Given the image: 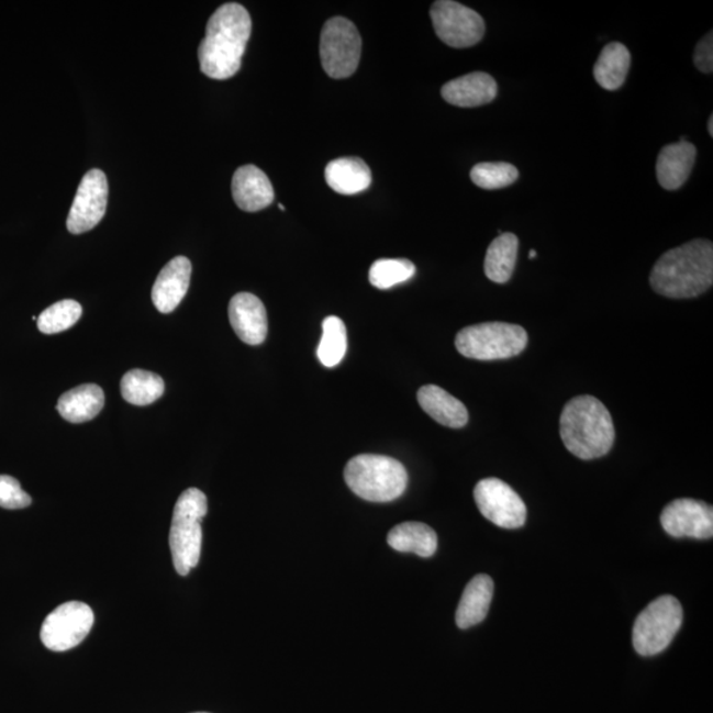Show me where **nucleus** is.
I'll return each mask as SVG.
<instances>
[{
  "label": "nucleus",
  "instance_id": "nucleus-29",
  "mask_svg": "<svg viewBox=\"0 0 713 713\" xmlns=\"http://www.w3.org/2000/svg\"><path fill=\"white\" fill-rule=\"evenodd\" d=\"M415 265L408 259H378L369 271V280L376 289L389 290L414 277Z\"/></svg>",
  "mask_w": 713,
  "mask_h": 713
},
{
  "label": "nucleus",
  "instance_id": "nucleus-14",
  "mask_svg": "<svg viewBox=\"0 0 713 713\" xmlns=\"http://www.w3.org/2000/svg\"><path fill=\"white\" fill-rule=\"evenodd\" d=\"M229 320L242 342L260 345L268 332L267 312L260 299L253 293L241 292L229 304Z\"/></svg>",
  "mask_w": 713,
  "mask_h": 713
},
{
  "label": "nucleus",
  "instance_id": "nucleus-9",
  "mask_svg": "<svg viewBox=\"0 0 713 713\" xmlns=\"http://www.w3.org/2000/svg\"><path fill=\"white\" fill-rule=\"evenodd\" d=\"M94 624V613L81 601H69L44 620L41 638L52 651H67L89 636Z\"/></svg>",
  "mask_w": 713,
  "mask_h": 713
},
{
  "label": "nucleus",
  "instance_id": "nucleus-16",
  "mask_svg": "<svg viewBox=\"0 0 713 713\" xmlns=\"http://www.w3.org/2000/svg\"><path fill=\"white\" fill-rule=\"evenodd\" d=\"M235 204L245 212H258L270 207L274 188L270 179L258 167L247 165L235 171L232 181Z\"/></svg>",
  "mask_w": 713,
  "mask_h": 713
},
{
  "label": "nucleus",
  "instance_id": "nucleus-30",
  "mask_svg": "<svg viewBox=\"0 0 713 713\" xmlns=\"http://www.w3.org/2000/svg\"><path fill=\"white\" fill-rule=\"evenodd\" d=\"M520 178L519 169L510 163H479L470 171V179L482 189H501L512 186Z\"/></svg>",
  "mask_w": 713,
  "mask_h": 713
},
{
  "label": "nucleus",
  "instance_id": "nucleus-31",
  "mask_svg": "<svg viewBox=\"0 0 713 713\" xmlns=\"http://www.w3.org/2000/svg\"><path fill=\"white\" fill-rule=\"evenodd\" d=\"M31 497L24 492L14 477L0 476V508L18 510L31 505Z\"/></svg>",
  "mask_w": 713,
  "mask_h": 713
},
{
  "label": "nucleus",
  "instance_id": "nucleus-7",
  "mask_svg": "<svg viewBox=\"0 0 713 713\" xmlns=\"http://www.w3.org/2000/svg\"><path fill=\"white\" fill-rule=\"evenodd\" d=\"M682 623L683 608L676 598L667 594L651 601L634 623V649L643 657L657 656L670 646Z\"/></svg>",
  "mask_w": 713,
  "mask_h": 713
},
{
  "label": "nucleus",
  "instance_id": "nucleus-20",
  "mask_svg": "<svg viewBox=\"0 0 713 713\" xmlns=\"http://www.w3.org/2000/svg\"><path fill=\"white\" fill-rule=\"evenodd\" d=\"M494 583L488 575H477L463 592L459 608L456 612V624L460 630H469L482 623L488 616L492 603Z\"/></svg>",
  "mask_w": 713,
  "mask_h": 713
},
{
  "label": "nucleus",
  "instance_id": "nucleus-3",
  "mask_svg": "<svg viewBox=\"0 0 713 713\" xmlns=\"http://www.w3.org/2000/svg\"><path fill=\"white\" fill-rule=\"evenodd\" d=\"M611 412L592 396L575 397L560 415V437L566 448L581 460L605 456L613 447Z\"/></svg>",
  "mask_w": 713,
  "mask_h": 713
},
{
  "label": "nucleus",
  "instance_id": "nucleus-8",
  "mask_svg": "<svg viewBox=\"0 0 713 713\" xmlns=\"http://www.w3.org/2000/svg\"><path fill=\"white\" fill-rule=\"evenodd\" d=\"M361 49V36L348 19L336 16L324 24L320 58L326 75L336 80L350 77L358 68Z\"/></svg>",
  "mask_w": 713,
  "mask_h": 713
},
{
  "label": "nucleus",
  "instance_id": "nucleus-23",
  "mask_svg": "<svg viewBox=\"0 0 713 713\" xmlns=\"http://www.w3.org/2000/svg\"><path fill=\"white\" fill-rule=\"evenodd\" d=\"M388 543L396 552L431 558L436 553L437 535L425 523L404 522L391 530Z\"/></svg>",
  "mask_w": 713,
  "mask_h": 713
},
{
  "label": "nucleus",
  "instance_id": "nucleus-17",
  "mask_svg": "<svg viewBox=\"0 0 713 713\" xmlns=\"http://www.w3.org/2000/svg\"><path fill=\"white\" fill-rule=\"evenodd\" d=\"M499 87L494 78L483 71H475L447 82L442 96L457 108H479L494 101Z\"/></svg>",
  "mask_w": 713,
  "mask_h": 713
},
{
  "label": "nucleus",
  "instance_id": "nucleus-26",
  "mask_svg": "<svg viewBox=\"0 0 713 713\" xmlns=\"http://www.w3.org/2000/svg\"><path fill=\"white\" fill-rule=\"evenodd\" d=\"M166 386L155 372L134 369L126 372L121 381L124 401L134 405H148L165 394Z\"/></svg>",
  "mask_w": 713,
  "mask_h": 713
},
{
  "label": "nucleus",
  "instance_id": "nucleus-33",
  "mask_svg": "<svg viewBox=\"0 0 713 713\" xmlns=\"http://www.w3.org/2000/svg\"><path fill=\"white\" fill-rule=\"evenodd\" d=\"M706 129H709L710 136H713V115L710 116L709 123H706Z\"/></svg>",
  "mask_w": 713,
  "mask_h": 713
},
{
  "label": "nucleus",
  "instance_id": "nucleus-5",
  "mask_svg": "<svg viewBox=\"0 0 713 713\" xmlns=\"http://www.w3.org/2000/svg\"><path fill=\"white\" fill-rule=\"evenodd\" d=\"M207 513V495L199 489H187L176 502L169 546L175 569L181 577H187L191 569L199 565L202 545L201 521Z\"/></svg>",
  "mask_w": 713,
  "mask_h": 713
},
{
  "label": "nucleus",
  "instance_id": "nucleus-25",
  "mask_svg": "<svg viewBox=\"0 0 713 713\" xmlns=\"http://www.w3.org/2000/svg\"><path fill=\"white\" fill-rule=\"evenodd\" d=\"M632 56L624 44L605 45L594 64L593 75L605 90H617L623 87L631 68Z\"/></svg>",
  "mask_w": 713,
  "mask_h": 713
},
{
  "label": "nucleus",
  "instance_id": "nucleus-19",
  "mask_svg": "<svg viewBox=\"0 0 713 713\" xmlns=\"http://www.w3.org/2000/svg\"><path fill=\"white\" fill-rule=\"evenodd\" d=\"M417 402L434 421L446 427L461 428L469 421L466 405L439 386H423L417 391Z\"/></svg>",
  "mask_w": 713,
  "mask_h": 713
},
{
  "label": "nucleus",
  "instance_id": "nucleus-34",
  "mask_svg": "<svg viewBox=\"0 0 713 713\" xmlns=\"http://www.w3.org/2000/svg\"><path fill=\"white\" fill-rule=\"evenodd\" d=\"M536 257V252L532 250L530 252V258L534 259Z\"/></svg>",
  "mask_w": 713,
  "mask_h": 713
},
{
  "label": "nucleus",
  "instance_id": "nucleus-18",
  "mask_svg": "<svg viewBox=\"0 0 713 713\" xmlns=\"http://www.w3.org/2000/svg\"><path fill=\"white\" fill-rule=\"evenodd\" d=\"M697 160V148L689 142L672 143L660 149L657 178L660 187L676 191L689 180Z\"/></svg>",
  "mask_w": 713,
  "mask_h": 713
},
{
  "label": "nucleus",
  "instance_id": "nucleus-24",
  "mask_svg": "<svg viewBox=\"0 0 713 713\" xmlns=\"http://www.w3.org/2000/svg\"><path fill=\"white\" fill-rule=\"evenodd\" d=\"M519 246V237L513 233H501L490 244L483 264L489 280L499 285L508 283L514 272Z\"/></svg>",
  "mask_w": 713,
  "mask_h": 713
},
{
  "label": "nucleus",
  "instance_id": "nucleus-21",
  "mask_svg": "<svg viewBox=\"0 0 713 713\" xmlns=\"http://www.w3.org/2000/svg\"><path fill=\"white\" fill-rule=\"evenodd\" d=\"M104 394L100 386L89 383L77 386L58 399L57 411L70 423H85L102 411Z\"/></svg>",
  "mask_w": 713,
  "mask_h": 713
},
{
  "label": "nucleus",
  "instance_id": "nucleus-32",
  "mask_svg": "<svg viewBox=\"0 0 713 713\" xmlns=\"http://www.w3.org/2000/svg\"><path fill=\"white\" fill-rule=\"evenodd\" d=\"M693 64L702 74L711 75L713 71V34H706L700 41L693 54Z\"/></svg>",
  "mask_w": 713,
  "mask_h": 713
},
{
  "label": "nucleus",
  "instance_id": "nucleus-13",
  "mask_svg": "<svg viewBox=\"0 0 713 713\" xmlns=\"http://www.w3.org/2000/svg\"><path fill=\"white\" fill-rule=\"evenodd\" d=\"M660 523L673 538L711 539L713 510L703 501L679 499L664 509Z\"/></svg>",
  "mask_w": 713,
  "mask_h": 713
},
{
  "label": "nucleus",
  "instance_id": "nucleus-28",
  "mask_svg": "<svg viewBox=\"0 0 713 713\" xmlns=\"http://www.w3.org/2000/svg\"><path fill=\"white\" fill-rule=\"evenodd\" d=\"M82 316V307L76 300H62L48 307L37 317V328L44 335H56L74 326Z\"/></svg>",
  "mask_w": 713,
  "mask_h": 713
},
{
  "label": "nucleus",
  "instance_id": "nucleus-22",
  "mask_svg": "<svg viewBox=\"0 0 713 713\" xmlns=\"http://www.w3.org/2000/svg\"><path fill=\"white\" fill-rule=\"evenodd\" d=\"M325 181L339 194H357L370 187L371 171L363 159L339 158L326 166Z\"/></svg>",
  "mask_w": 713,
  "mask_h": 713
},
{
  "label": "nucleus",
  "instance_id": "nucleus-11",
  "mask_svg": "<svg viewBox=\"0 0 713 713\" xmlns=\"http://www.w3.org/2000/svg\"><path fill=\"white\" fill-rule=\"evenodd\" d=\"M475 501L480 513L495 526L520 528L525 525L527 509L515 490L500 479H486L475 488Z\"/></svg>",
  "mask_w": 713,
  "mask_h": 713
},
{
  "label": "nucleus",
  "instance_id": "nucleus-10",
  "mask_svg": "<svg viewBox=\"0 0 713 713\" xmlns=\"http://www.w3.org/2000/svg\"><path fill=\"white\" fill-rule=\"evenodd\" d=\"M430 14L437 37L449 47H474L486 35V22L482 16L453 0H437Z\"/></svg>",
  "mask_w": 713,
  "mask_h": 713
},
{
  "label": "nucleus",
  "instance_id": "nucleus-4",
  "mask_svg": "<svg viewBox=\"0 0 713 713\" xmlns=\"http://www.w3.org/2000/svg\"><path fill=\"white\" fill-rule=\"evenodd\" d=\"M346 486L359 499L370 502H390L408 488V470L392 457L383 455H358L346 464Z\"/></svg>",
  "mask_w": 713,
  "mask_h": 713
},
{
  "label": "nucleus",
  "instance_id": "nucleus-36",
  "mask_svg": "<svg viewBox=\"0 0 713 713\" xmlns=\"http://www.w3.org/2000/svg\"><path fill=\"white\" fill-rule=\"evenodd\" d=\"M198 713H207V712H198Z\"/></svg>",
  "mask_w": 713,
  "mask_h": 713
},
{
  "label": "nucleus",
  "instance_id": "nucleus-12",
  "mask_svg": "<svg viewBox=\"0 0 713 713\" xmlns=\"http://www.w3.org/2000/svg\"><path fill=\"white\" fill-rule=\"evenodd\" d=\"M109 185L101 169H91L78 186L67 220L71 234H82L94 229L107 213Z\"/></svg>",
  "mask_w": 713,
  "mask_h": 713
},
{
  "label": "nucleus",
  "instance_id": "nucleus-1",
  "mask_svg": "<svg viewBox=\"0 0 713 713\" xmlns=\"http://www.w3.org/2000/svg\"><path fill=\"white\" fill-rule=\"evenodd\" d=\"M250 35L252 18L244 5L222 4L209 19L199 47L202 74L213 80H227L237 75Z\"/></svg>",
  "mask_w": 713,
  "mask_h": 713
},
{
  "label": "nucleus",
  "instance_id": "nucleus-35",
  "mask_svg": "<svg viewBox=\"0 0 713 713\" xmlns=\"http://www.w3.org/2000/svg\"><path fill=\"white\" fill-rule=\"evenodd\" d=\"M279 209H280V211H283V212L286 211L285 205H281V204H279Z\"/></svg>",
  "mask_w": 713,
  "mask_h": 713
},
{
  "label": "nucleus",
  "instance_id": "nucleus-6",
  "mask_svg": "<svg viewBox=\"0 0 713 713\" xmlns=\"http://www.w3.org/2000/svg\"><path fill=\"white\" fill-rule=\"evenodd\" d=\"M527 342L522 326L494 322L467 326L457 333L455 345L464 357L493 361L521 355Z\"/></svg>",
  "mask_w": 713,
  "mask_h": 713
},
{
  "label": "nucleus",
  "instance_id": "nucleus-2",
  "mask_svg": "<svg viewBox=\"0 0 713 713\" xmlns=\"http://www.w3.org/2000/svg\"><path fill=\"white\" fill-rule=\"evenodd\" d=\"M713 283V245L693 239L671 248L650 274L651 289L670 299H691L709 291Z\"/></svg>",
  "mask_w": 713,
  "mask_h": 713
},
{
  "label": "nucleus",
  "instance_id": "nucleus-15",
  "mask_svg": "<svg viewBox=\"0 0 713 713\" xmlns=\"http://www.w3.org/2000/svg\"><path fill=\"white\" fill-rule=\"evenodd\" d=\"M192 265L186 257H176L163 267L153 287V302L160 313H171L186 298L191 283Z\"/></svg>",
  "mask_w": 713,
  "mask_h": 713
},
{
  "label": "nucleus",
  "instance_id": "nucleus-27",
  "mask_svg": "<svg viewBox=\"0 0 713 713\" xmlns=\"http://www.w3.org/2000/svg\"><path fill=\"white\" fill-rule=\"evenodd\" d=\"M348 337L342 319L326 317L323 322V337L317 348V357L326 368H335L345 357Z\"/></svg>",
  "mask_w": 713,
  "mask_h": 713
}]
</instances>
